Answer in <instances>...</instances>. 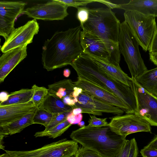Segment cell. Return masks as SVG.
Instances as JSON below:
<instances>
[{
    "instance_id": "cell-30",
    "label": "cell",
    "mask_w": 157,
    "mask_h": 157,
    "mask_svg": "<svg viewBox=\"0 0 157 157\" xmlns=\"http://www.w3.org/2000/svg\"><path fill=\"white\" fill-rule=\"evenodd\" d=\"M59 2L63 3L67 6H72L77 8L79 7L84 6L87 4L97 2V0H57Z\"/></svg>"
},
{
    "instance_id": "cell-29",
    "label": "cell",
    "mask_w": 157,
    "mask_h": 157,
    "mask_svg": "<svg viewBox=\"0 0 157 157\" xmlns=\"http://www.w3.org/2000/svg\"><path fill=\"white\" fill-rule=\"evenodd\" d=\"M70 112H64L53 114L49 124L45 128L47 130L67 120V117Z\"/></svg>"
},
{
    "instance_id": "cell-16",
    "label": "cell",
    "mask_w": 157,
    "mask_h": 157,
    "mask_svg": "<svg viewBox=\"0 0 157 157\" xmlns=\"http://www.w3.org/2000/svg\"><path fill=\"white\" fill-rule=\"evenodd\" d=\"M27 46L4 53L0 57V82H3L13 69L27 56Z\"/></svg>"
},
{
    "instance_id": "cell-33",
    "label": "cell",
    "mask_w": 157,
    "mask_h": 157,
    "mask_svg": "<svg viewBox=\"0 0 157 157\" xmlns=\"http://www.w3.org/2000/svg\"><path fill=\"white\" fill-rule=\"evenodd\" d=\"M89 8L84 6L79 7L77 8L76 17L82 25L88 19L89 16Z\"/></svg>"
},
{
    "instance_id": "cell-14",
    "label": "cell",
    "mask_w": 157,
    "mask_h": 157,
    "mask_svg": "<svg viewBox=\"0 0 157 157\" xmlns=\"http://www.w3.org/2000/svg\"><path fill=\"white\" fill-rule=\"evenodd\" d=\"M80 42L83 53L110 62V54L103 41L98 37L82 30L80 33Z\"/></svg>"
},
{
    "instance_id": "cell-17",
    "label": "cell",
    "mask_w": 157,
    "mask_h": 157,
    "mask_svg": "<svg viewBox=\"0 0 157 157\" xmlns=\"http://www.w3.org/2000/svg\"><path fill=\"white\" fill-rule=\"evenodd\" d=\"M118 8L157 17V0H131L128 3L118 4Z\"/></svg>"
},
{
    "instance_id": "cell-21",
    "label": "cell",
    "mask_w": 157,
    "mask_h": 157,
    "mask_svg": "<svg viewBox=\"0 0 157 157\" xmlns=\"http://www.w3.org/2000/svg\"><path fill=\"white\" fill-rule=\"evenodd\" d=\"M43 109L52 114L64 112H71L73 108L65 104L62 100L49 93L38 107Z\"/></svg>"
},
{
    "instance_id": "cell-11",
    "label": "cell",
    "mask_w": 157,
    "mask_h": 157,
    "mask_svg": "<svg viewBox=\"0 0 157 157\" xmlns=\"http://www.w3.org/2000/svg\"><path fill=\"white\" fill-rule=\"evenodd\" d=\"M36 20L28 21L24 25L14 28L1 48L3 53L32 43L34 36L39 31Z\"/></svg>"
},
{
    "instance_id": "cell-12",
    "label": "cell",
    "mask_w": 157,
    "mask_h": 157,
    "mask_svg": "<svg viewBox=\"0 0 157 157\" xmlns=\"http://www.w3.org/2000/svg\"><path fill=\"white\" fill-rule=\"evenodd\" d=\"M84 92L110 105L117 107L126 114L132 113L129 108L114 93L107 89L87 80L77 77L74 82Z\"/></svg>"
},
{
    "instance_id": "cell-39",
    "label": "cell",
    "mask_w": 157,
    "mask_h": 157,
    "mask_svg": "<svg viewBox=\"0 0 157 157\" xmlns=\"http://www.w3.org/2000/svg\"><path fill=\"white\" fill-rule=\"evenodd\" d=\"M148 51L149 53L157 52V29L153 37Z\"/></svg>"
},
{
    "instance_id": "cell-5",
    "label": "cell",
    "mask_w": 157,
    "mask_h": 157,
    "mask_svg": "<svg viewBox=\"0 0 157 157\" xmlns=\"http://www.w3.org/2000/svg\"><path fill=\"white\" fill-rule=\"evenodd\" d=\"M119 45L132 78H135L147 70L140 53L139 44L125 21L121 23Z\"/></svg>"
},
{
    "instance_id": "cell-37",
    "label": "cell",
    "mask_w": 157,
    "mask_h": 157,
    "mask_svg": "<svg viewBox=\"0 0 157 157\" xmlns=\"http://www.w3.org/2000/svg\"><path fill=\"white\" fill-rule=\"evenodd\" d=\"M131 145L128 157H137L138 147L135 138L130 140Z\"/></svg>"
},
{
    "instance_id": "cell-8",
    "label": "cell",
    "mask_w": 157,
    "mask_h": 157,
    "mask_svg": "<svg viewBox=\"0 0 157 157\" xmlns=\"http://www.w3.org/2000/svg\"><path fill=\"white\" fill-rule=\"evenodd\" d=\"M130 88L135 97V113L144 118L151 126H157V98L146 90L131 78Z\"/></svg>"
},
{
    "instance_id": "cell-18",
    "label": "cell",
    "mask_w": 157,
    "mask_h": 157,
    "mask_svg": "<svg viewBox=\"0 0 157 157\" xmlns=\"http://www.w3.org/2000/svg\"><path fill=\"white\" fill-rule=\"evenodd\" d=\"M89 56L104 72L116 81L130 87L131 78L124 73L120 67H117L108 61Z\"/></svg>"
},
{
    "instance_id": "cell-31",
    "label": "cell",
    "mask_w": 157,
    "mask_h": 157,
    "mask_svg": "<svg viewBox=\"0 0 157 157\" xmlns=\"http://www.w3.org/2000/svg\"><path fill=\"white\" fill-rule=\"evenodd\" d=\"M75 157H102L96 151L82 146L79 147Z\"/></svg>"
},
{
    "instance_id": "cell-47",
    "label": "cell",
    "mask_w": 157,
    "mask_h": 157,
    "mask_svg": "<svg viewBox=\"0 0 157 157\" xmlns=\"http://www.w3.org/2000/svg\"><path fill=\"white\" fill-rule=\"evenodd\" d=\"M0 157H12V156L10 154L6 152L5 153L0 155Z\"/></svg>"
},
{
    "instance_id": "cell-35",
    "label": "cell",
    "mask_w": 157,
    "mask_h": 157,
    "mask_svg": "<svg viewBox=\"0 0 157 157\" xmlns=\"http://www.w3.org/2000/svg\"><path fill=\"white\" fill-rule=\"evenodd\" d=\"M131 145L130 140H127L116 157H128Z\"/></svg>"
},
{
    "instance_id": "cell-22",
    "label": "cell",
    "mask_w": 157,
    "mask_h": 157,
    "mask_svg": "<svg viewBox=\"0 0 157 157\" xmlns=\"http://www.w3.org/2000/svg\"><path fill=\"white\" fill-rule=\"evenodd\" d=\"M135 79L144 89L157 98V67L147 70Z\"/></svg>"
},
{
    "instance_id": "cell-41",
    "label": "cell",
    "mask_w": 157,
    "mask_h": 157,
    "mask_svg": "<svg viewBox=\"0 0 157 157\" xmlns=\"http://www.w3.org/2000/svg\"><path fill=\"white\" fill-rule=\"evenodd\" d=\"M83 92V90L78 86H76L74 88V91L72 95L74 98H78V96Z\"/></svg>"
},
{
    "instance_id": "cell-48",
    "label": "cell",
    "mask_w": 157,
    "mask_h": 157,
    "mask_svg": "<svg viewBox=\"0 0 157 157\" xmlns=\"http://www.w3.org/2000/svg\"><path fill=\"white\" fill-rule=\"evenodd\" d=\"M78 125L79 126L80 128L83 127L85 126V123L84 121H82L81 122H80L79 123Z\"/></svg>"
},
{
    "instance_id": "cell-19",
    "label": "cell",
    "mask_w": 157,
    "mask_h": 157,
    "mask_svg": "<svg viewBox=\"0 0 157 157\" xmlns=\"http://www.w3.org/2000/svg\"><path fill=\"white\" fill-rule=\"evenodd\" d=\"M36 110L15 121L0 127V138L3 139L8 135L19 133L26 127L33 124V118Z\"/></svg>"
},
{
    "instance_id": "cell-28",
    "label": "cell",
    "mask_w": 157,
    "mask_h": 157,
    "mask_svg": "<svg viewBox=\"0 0 157 157\" xmlns=\"http://www.w3.org/2000/svg\"><path fill=\"white\" fill-rule=\"evenodd\" d=\"M14 22L0 16V35L5 40L14 29Z\"/></svg>"
},
{
    "instance_id": "cell-43",
    "label": "cell",
    "mask_w": 157,
    "mask_h": 157,
    "mask_svg": "<svg viewBox=\"0 0 157 157\" xmlns=\"http://www.w3.org/2000/svg\"><path fill=\"white\" fill-rule=\"evenodd\" d=\"M9 94L5 91L1 92L0 93V101L1 102L7 101L9 98Z\"/></svg>"
},
{
    "instance_id": "cell-42",
    "label": "cell",
    "mask_w": 157,
    "mask_h": 157,
    "mask_svg": "<svg viewBox=\"0 0 157 157\" xmlns=\"http://www.w3.org/2000/svg\"><path fill=\"white\" fill-rule=\"evenodd\" d=\"M146 147L157 149V135L155 136Z\"/></svg>"
},
{
    "instance_id": "cell-27",
    "label": "cell",
    "mask_w": 157,
    "mask_h": 157,
    "mask_svg": "<svg viewBox=\"0 0 157 157\" xmlns=\"http://www.w3.org/2000/svg\"><path fill=\"white\" fill-rule=\"evenodd\" d=\"M33 94L31 100L34 105L38 108L44 100L48 93V89L44 87H39L34 84L32 88Z\"/></svg>"
},
{
    "instance_id": "cell-23",
    "label": "cell",
    "mask_w": 157,
    "mask_h": 157,
    "mask_svg": "<svg viewBox=\"0 0 157 157\" xmlns=\"http://www.w3.org/2000/svg\"><path fill=\"white\" fill-rule=\"evenodd\" d=\"M76 86L70 79H64L48 86V93L62 99L71 94Z\"/></svg>"
},
{
    "instance_id": "cell-45",
    "label": "cell",
    "mask_w": 157,
    "mask_h": 157,
    "mask_svg": "<svg viewBox=\"0 0 157 157\" xmlns=\"http://www.w3.org/2000/svg\"><path fill=\"white\" fill-rule=\"evenodd\" d=\"M71 113L75 115L82 113V109L80 108H75L72 109Z\"/></svg>"
},
{
    "instance_id": "cell-36",
    "label": "cell",
    "mask_w": 157,
    "mask_h": 157,
    "mask_svg": "<svg viewBox=\"0 0 157 157\" xmlns=\"http://www.w3.org/2000/svg\"><path fill=\"white\" fill-rule=\"evenodd\" d=\"M83 117L82 113L75 115L73 114L71 112H70L67 117V120L71 124H78L82 121Z\"/></svg>"
},
{
    "instance_id": "cell-38",
    "label": "cell",
    "mask_w": 157,
    "mask_h": 157,
    "mask_svg": "<svg viewBox=\"0 0 157 157\" xmlns=\"http://www.w3.org/2000/svg\"><path fill=\"white\" fill-rule=\"evenodd\" d=\"M62 100L65 104L71 106L73 109L75 104L78 101V98H73L72 94L70 95L66 96L63 98Z\"/></svg>"
},
{
    "instance_id": "cell-40",
    "label": "cell",
    "mask_w": 157,
    "mask_h": 157,
    "mask_svg": "<svg viewBox=\"0 0 157 157\" xmlns=\"http://www.w3.org/2000/svg\"><path fill=\"white\" fill-rule=\"evenodd\" d=\"M97 2L101 3L106 5L109 8L113 9L114 8H118V4L112 3L109 1L106 0H97Z\"/></svg>"
},
{
    "instance_id": "cell-13",
    "label": "cell",
    "mask_w": 157,
    "mask_h": 157,
    "mask_svg": "<svg viewBox=\"0 0 157 157\" xmlns=\"http://www.w3.org/2000/svg\"><path fill=\"white\" fill-rule=\"evenodd\" d=\"M78 102L73 109L80 108L82 113L101 116L103 113L122 115L124 111L120 108L110 105L83 92L78 97Z\"/></svg>"
},
{
    "instance_id": "cell-1",
    "label": "cell",
    "mask_w": 157,
    "mask_h": 157,
    "mask_svg": "<svg viewBox=\"0 0 157 157\" xmlns=\"http://www.w3.org/2000/svg\"><path fill=\"white\" fill-rule=\"evenodd\" d=\"M80 25L65 31L56 32L44 42L41 60L48 71L70 65L83 54L80 42Z\"/></svg>"
},
{
    "instance_id": "cell-3",
    "label": "cell",
    "mask_w": 157,
    "mask_h": 157,
    "mask_svg": "<svg viewBox=\"0 0 157 157\" xmlns=\"http://www.w3.org/2000/svg\"><path fill=\"white\" fill-rule=\"evenodd\" d=\"M70 65L76 71L78 77L111 91L125 104L132 113H135L136 99L130 87L116 81L104 72L89 56L83 53Z\"/></svg>"
},
{
    "instance_id": "cell-46",
    "label": "cell",
    "mask_w": 157,
    "mask_h": 157,
    "mask_svg": "<svg viewBox=\"0 0 157 157\" xmlns=\"http://www.w3.org/2000/svg\"><path fill=\"white\" fill-rule=\"evenodd\" d=\"M63 75L66 78L68 77L71 74V71L68 68H66L64 69L63 71Z\"/></svg>"
},
{
    "instance_id": "cell-4",
    "label": "cell",
    "mask_w": 157,
    "mask_h": 157,
    "mask_svg": "<svg viewBox=\"0 0 157 157\" xmlns=\"http://www.w3.org/2000/svg\"><path fill=\"white\" fill-rule=\"evenodd\" d=\"M70 137L102 157H116L126 140V137L113 132L109 126L85 125L73 131Z\"/></svg>"
},
{
    "instance_id": "cell-32",
    "label": "cell",
    "mask_w": 157,
    "mask_h": 157,
    "mask_svg": "<svg viewBox=\"0 0 157 157\" xmlns=\"http://www.w3.org/2000/svg\"><path fill=\"white\" fill-rule=\"evenodd\" d=\"M90 118L88 121V126L94 127H101L109 126V123L107 121V118H98L94 115H90Z\"/></svg>"
},
{
    "instance_id": "cell-25",
    "label": "cell",
    "mask_w": 157,
    "mask_h": 157,
    "mask_svg": "<svg viewBox=\"0 0 157 157\" xmlns=\"http://www.w3.org/2000/svg\"><path fill=\"white\" fill-rule=\"evenodd\" d=\"M72 125L66 120L51 129L36 132L34 136L36 137L47 136L55 138L60 136Z\"/></svg>"
},
{
    "instance_id": "cell-10",
    "label": "cell",
    "mask_w": 157,
    "mask_h": 157,
    "mask_svg": "<svg viewBox=\"0 0 157 157\" xmlns=\"http://www.w3.org/2000/svg\"><path fill=\"white\" fill-rule=\"evenodd\" d=\"M68 7L57 0H52L28 7L24 13L29 17L36 20H62L68 15Z\"/></svg>"
},
{
    "instance_id": "cell-26",
    "label": "cell",
    "mask_w": 157,
    "mask_h": 157,
    "mask_svg": "<svg viewBox=\"0 0 157 157\" xmlns=\"http://www.w3.org/2000/svg\"><path fill=\"white\" fill-rule=\"evenodd\" d=\"M53 114L43 109L37 108L33 118V124H39L46 127L50 123Z\"/></svg>"
},
{
    "instance_id": "cell-20",
    "label": "cell",
    "mask_w": 157,
    "mask_h": 157,
    "mask_svg": "<svg viewBox=\"0 0 157 157\" xmlns=\"http://www.w3.org/2000/svg\"><path fill=\"white\" fill-rule=\"evenodd\" d=\"M26 4L22 1H0V16L15 21L17 17L24 12Z\"/></svg>"
},
{
    "instance_id": "cell-15",
    "label": "cell",
    "mask_w": 157,
    "mask_h": 157,
    "mask_svg": "<svg viewBox=\"0 0 157 157\" xmlns=\"http://www.w3.org/2000/svg\"><path fill=\"white\" fill-rule=\"evenodd\" d=\"M37 108L31 101L26 103L0 106V127L15 121Z\"/></svg>"
},
{
    "instance_id": "cell-9",
    "label": "cell",
    "mask_w": 157,
    "mask_h": 157,
    "mask_svg": "<svg viewBox=\"0 0 157 157\" xmlns=\"http://www.w3.org/2000/svg\"><path fill=\"white\" fill-rule=\"evenodd\" d=\"M109 118V126L111 130L126 137L130 134L139 132H151L150 124L135 113L117 115Z\"/></svg>"
},
{
    "instance_id": "cell-34",
    "label": "cell",
    "mask_w": 157,
    "mask_h": 157,
    "mask_svg": "<svg viewBox=\"0 0 157 157\" xmlns=\"http://www.w3.org/2000/svg\"><path fill=\"white\" fill-rule=\"evenodd\" d=\"M140 153L143 157H157V149L145 146L141 150Z\"/></svg>"
},
{
    "instance_id": "cell-2",
    "label": "cell",
    "mask_w": 157,
    "mask_h": 157,
    "mask_svg": "<svg viewBox=\"0 0 157 157\" xmlns=\"http://www.w3.org/2000/svg\"><path fill=\"white\" fill-rule=\"evenodd\" d=\"M88 20L82 29L96 36L103 41L110 56V62L119 65L121 52L119 45L121 23L109 8L89 9Z\"/></svg>"
},
{
    "instance_id": "cell-7",
    "label": "cell",
    "mask_w": 157,
    "mask_h": 157,
    "mask_svg": "<svg viewBox=\"0 0 157 157\" xmlns=\"http://www.w3.org/2000/svg\"><path fill=\"white\" fill-rule=\"evenodd\" d=\"M78 144L63 139L31 150L5 151L12 157H75L79 147Z\"/></svg>"
},
{
    "instance_id": "cell-6",
    "label": "cell",
    "mask_w": 157,
    "mask_h": 157,
    "mask_svg": "<svg viewBox=\"0 0 157 157\" xmlns=\"http://www.w3.org/2000/svg\"><path fill=\"white\" fill-rule=\"evenodd\" d=\"M124 16L140 46L145 52L149 51L157 29L155 17L133 11H125Z\"/></svg>"
},
{
    "instance_id": "cell-44",
    "label": "cell",
    "mask_w": 157,
    "mask_h": 157,
    "mask_svg": "<svg viewBox=\"0 0 157 157\" xmlns=\"http://www.w3.org/2000/svg\"><path fill=\"white\" fill-rule=\"evenodd\" d=\"M150 60L157 66V52L149 53Z\"/></svg>"
},
{
    "instance_id": "cell-24",
    "label": "cell",
    "mask_w": 157,
    "mask_h": 157,
    "mask_svg": "<svg viewBox=\"0 0 157 157\" xmlns=\"http://www.w3.org/2000/svg\"><path fill=\"white\" fill-rule=\"evenodd\" d=\"M33 94L31 89H23L11 93L8 100L0 103V106L27 103L30 101Z\"/></svg>"
}]
</instances>
